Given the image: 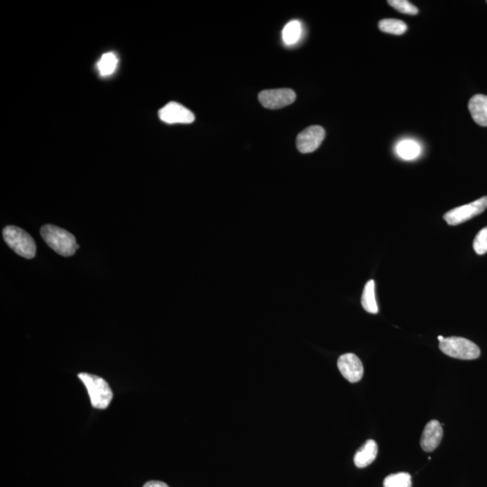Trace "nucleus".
Segmentation results:
<instances>
[{
    "label": "nucleus",
    "mask_w": 487,
    "mask_h": 487,
    "mask_svg": "<svg viewBox=\"0 0 487 487\" xmlns=\"http://www.w3.org/2000/svg\"><path fill=\"white\" fill-rule=\"evenodd\" d=\"M486 3H487V1H486Z\"/></svg>",
    "instance_id": "23"
},
{
    "label": "nucleus",
    "mask_w": 487,
    "mask_h": 487,
    "mask_svg": "<svg viewBox=\"0 0 487 487\" xmlns=\"http://www.w3.org/2000/svg\"><path fill=\"white\" fill-rule=\"evenodd\" d=\"M396 153L405 160H414L419 157L420 146L414 140H403L397 145Z\"/></svg>",
    "instance_id": "14"
},
{
    "label": "nucleus",
    "mask_w": 487,
    "mask_h": 487,
    "mask_svg": "<svg viewBox=\"0 0 487 487\" xmlns=\"http://www.w3.org/2000/svg\"><path fill=\"white\" fill-rule=\"evenodd\" d=\"M3 238L6 243L17 255L24 258L32 259L37 253V245L34 239L25 230L16 226H8L3 229Z\"/></svg>",
    "instance_id": "3"
},
{
    "label": "nucleus",
    "mask_w": 487,
    "mask_h": 487,
    "mask_svg": "<svg viewBox=\"0 0 487 487\" xmlns=\"http://www.w3.org/2000/svg\"><path fill=\"white\" fill-rule=\"evenodd\" d=\"M468 109L477 124L487 127V96L475 95L469 100Z\"/></svg>",
    "instance_id": "11"
},
{
    "label": "nucleus",
    "mask_w": 487,
    "mask_h": 487,
    "mask_svg": "<svg viewBox=\"0 0 487 487\" xmlns=\"http://www.w3.org/2000/svg\"><path fill=\"white\" fill-rule=\"evenodd\" d=\"M325 130L321 125H310L298 134L296 145L301 154L312 153L319 148L325 139Z\"/></svg>",
    "instance_id": "7"
},
{
    "label": "nucleus",
    "mask_w": 487,
    "mask_h": 487,
    "mask_svg": "<svg viewBox=\"0 0 487 487\" xmlns=\"http://www.w3.org/2000/svg\"><path fill=\"white\" fill-rule=\"evenodd\" d=\"M443 437V429L438 420L430 421L423 430L420 439V446L425 452H432L441 444Z\"/></svg>",
    "instance_id": "10"
},
{
    "label": "nucleus",
    "mask_w": 487,
    "mask_h": 487,
    "mask_svg": "<svg viewBox=\"0 0 487 487\" xmlns=\"http://www.w3.org/2000/svg\"><path fill=\"white\" fill-rule=\"evenodd\" d=\"M378 453V447L376 442L369 440L364 443V446L355 453L354 463L355 467L364 468L372 464Z\"/></svg>",
    "instance_id": "12"
},
{
    "label": "nucleus",
    "mask_w": 487,
    "mask_h": 487,
    "mask_svg": "<svg viewBox=\"0 0 487 487\" xmlns=\"http://www.w3.org/2000/svg\"><path fill=\"white\" fill-rule=\"evenodd\" d=\"M337 367L342 375L348 382H357L363 378V364L355 354L348 353L340 355L337 360Z\"/></svg>",
    "instance_id": "9"
},
{
    "label": "nucleus",
    "mask_w": 487,
    "mask_h": 487,
    "mask_svg": "<svg viewBox=\"0 0 487 487\" xmlns=\"http://www.w3.org/2000/svg\"><path fill=\"white\" fill-rule=\"evenodd\" d=\"M143 487H169L166 483L160 482V481H150L145 484Z\"/></svg>",
    "instance_id": "21"
},
{
    "label": "nucleus",
    "mask_w": 487,
    "mask_h": 487,
    "mask_svg": "<svg viewBox=\"0 0 487 487\" xmlns=\"http://www.w3.org/2000/svg\"><path fill=\"white\" fill-rule=\"evenodd\" d=\"M41 235L46 243L56 253L65 258L73 256L80 249L76 238L70 232L59 227L46 225L41 229Z\"/></svg>",
    "instance_id": "1"
},
{
    "label": "nucleus",
    "mask_w": 487,
    "mask_h": 487,
    "mask_svg": "<svg viewBox=\"0 0 487 487\" xmlns=\"http://www.w3.org/2000/svg\"><path fill=\"white\" fill-rule=\"evenodd\" d=\"M444 339H445V337L443 336H439L438 337L439 342H443Z\"/></svg>",
    "instance_id": "22"
},
{
    "label": "nucleus",
    "mask_w": 487,
    "mask_h": 487,
    "mask_svg": "<svg viewBox=\"0 0 487 487\" xmlns=\"http://www.w3.org/2000/svg\"><path fill=\"white\" fill-rule=\"evenodd\" d=\"M258 98L263 107L279 109L294 103L296 94L291 89H265L260 92Z\"/></svg>",
    "instance_id": "6"
},
{
    "label": "nucleus",
    "mask_w": 487,
    "mask_h": 487,
    "mask_svg": "<svg viewBox=\"0 0 487 487\" xmlns=\"http://www.w3.org/2000/svg\"><path fill=\"white\" fill-rule=\"evenodd\" d=\"M388 4L393 7L394 10L406 15H417L419 13L418 8L407 0H389Z\"/></svg>",
    "instance_id": "19"
},
{
    "label": "nucleus",
    "mask_w": 487,
    "mask_h": 487,
    "mask_svg": "<svg viewBox=\"0 0 487 487\" xmlns=\"http://www.w3.org/2000/svg\"><path fill=\"white\" fill-rule=\"evenodd\" d=\"M411 477L408 473L389 475L384 478V487H411Z\"/></svg>",
    "instance_id": "18"
},
{
    "label": "nucleus",
    "mask_w": 487,
    "mask_h": 487,
    "mask_svg": "<svg viewBox=\"0 0 487 487\" xmlns=\"http://www.w3.org/2000/svg\"><path fill=\"white\" fill-rule=\"evenodd\" d=\"M78 376L88 391L91 405L100 410L107 408L113 399V393L109 384L100 376L91 373H80Z\"/></svg>",
    "instance_id": "2"
},
{
    "label": "nucleus",
    "mask_w": 487,
    "mask_h": 487,
    "mask_svg": "<svg viewBox=\"0 0 487 487\" xmlns=\"http://www.w3.org/2000/svg\"><path fill=\"white\" fill-rule=\"evenodd\" d=\"M361 303L366 312L372 313V315H378V306L376 303L375 299V283L373 280H370L369 282L364 285L362 299Z\"/></svg>",
    "instance_id": "13"
},
{
    "label": "nucleus",
    "mask_w": 487,
    "mask_h": 487,
    "mask_svg": "<svg viewBox=\"0 0 487 487\" xmlns=\"http://www.w3.org/2000/svg\"><path fill=\"white\" fill-rule=\"evenodd\" d=\"M475 252L477 255H484L487 253V227L477 233L473 243Z\"/></svg>",
    "instance_id": "20"
},
{
    "label": "nucleus",
    "mask_w": 487,
    "mask_h": 487,
    "mask_svg": "<svg viewBox=\"0 0 487 487\" xmlns=\"http://www.w3.org/2000/svg\"><path fill=\"white\" fill-rule=\"evenodd\" d=\"M301 35L300 21L292 20L287 24L283 30V40L287 46L296 44Z\"/></svg>",
    "instance_id": "15"
},
{
    "label": "nucleus",
    "mask_w": 487,
    "mask_h": 487,
    "mask_svg": "<svg viewBox=\"0 0 487 487\" xmlns=\"http://www.w3.org/2000/svg\"><path fill=\"white\" fill-rule=\"evenodd\" d=\"M118 57L113 53H104L98 62V69L101 76H112L118 67Z\"/></svg>",
    "instance_id": "17"
},
{
    "label": "nucleus",
    "mask_w": 487,
    "mask_h": 487,
    "mask_svg": "<svg viewBox=\"0 0 487 487\" xmlns=\"http://www.w3.org/2000/svg\"><path fill=\"white\" fill-rule=\"evenodd\" d=\"M439 346L445 355L457 360H473L480 357L478 346L465 337H445Z\"/></svg>",
    "instance_id": "4"
},
{
    "label": "nucleus",
    "mask_w": 487,
    "mask_h": 487,
    "mask_svg": "<svg viewBox=\"0 0 487 487\" xmlns=\"http://www.w3.org/2000/svg\"><path fill=\"white\" fill-rule=\"evenodd\" d=\"M487 208V196L477 200L468 204L453 209L444 214V220L450 226H457L478 216Z\"/></svg>",
    "instance_id": "5"
},
{
    "label": "nucleus",
    "mask_w": 487,
    "mask_h": 487,
    "mask_svg": "<svg viewBox=\"0 0 487 487\" xmlns=\"http://www.w3.org/2000/svg\"><path fill=\"white\" fill-rule=\"evenodd\" d=\"M379 29L387 34L401 35L407 31V25L403 21L393 19H382L378 24Z\"/></svg>",
    "instance_id": "16"
},
{
    "label": "nucleus",
    "mask_w": 487,
    "mask_h": 487,
    "mask_svg": "<svg viewBox=\"0 0 487 487\" xmlns=\"http://www.w3.org/2000/svg\"><path fill=\"white\" fill-rule=\"evenodd\" d=\"M161 121L167 124H191L195 116L191 110L177 103H170L159 110Z\"/></svg>",
    "instance_id": "8"
}]
</instances>
